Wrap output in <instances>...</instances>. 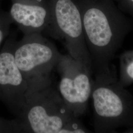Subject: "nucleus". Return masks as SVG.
Here are the masks:
<instances>
[{
    "label": "nucleus",
    "mask_w": 133,
    "mask_h": 133,
    "mask_svg": "<svg viewBox=\"0 0 133 133\" xmlns=\"http://www.w3.org/2000/svg\"><path fill=\"white\" fill-rule=\"evenodd\" d=\"M10 1V16L24 35L42 34L45 31L51 16L48 0Z\"/></svg>",
    "instance_id": "6e6552de"
},
{
    "label": "nucleus",
    "mask_w": 133,
    "mask_h": 133,
    "mask_svg": "<svg viewBox=\"0 0 133 133\" xmlns=\"http://www.w3.org/2000/svg\"><path fill=\"white\" fill-rule=\"evenodd\" d=\"M16 118L24 133L90 132L68 108L50 75L34 78Z\"/></svg>",
    "instance_id": "f03ea898"
},
{
    "label": "nucleus",
    "mask_w": 133,
    "mask_h": 133,
    "mask_svg": "<svg viewBox=\"0 0 133 133\" xmlns=\"http://www.w3.org/2000/svg\"><path fill=\"white\" fill-rule=\"evenodd\" d=\"M81 12L84 38L94 76L113 71L111 62L133 21L114 0H75Z\"/></svg>",
    "instance_id": "f257e3e1"
},
{
    "label": "nucleus",
    "mask_w": 133,
    "mask_h": 133,
    "mask_svg": "<svg viewBox=\"0 0 133 133\" xmlns=\"http://www.w3.org/2000/svg\"><path fill=\"white\" fill-rule=\"evenodd\" d=\"M126 131L127 132H127V133H133V128L127 130Z\"/></svg>",
    "instance_id": "ddd939ff"
},
{
    "label": "nucleus",
    "mask_w": 133,
    "mask_h": 133,
    "mask_svg": "<svg viewBox=\"0 0 133 133\" xmlns=\"http://www.w3.org/2000/svg\"><path fill=\"white\" fill-rule=\"evenodd\" d=\"M13 21L9 12L5 11L0 6V45L10 34V27Z\"/></svg>",
    "instance_id": "9b49d317"
},
{
    "label": "nucleus",
    "mask_w": 133,
    "mask_h": 133,
    "mask_svg": "<svg viewBox=\"0 0 133 133\" xmlns=\"http://www.w3.org/2000/svg\"><path fill=\"white\" fill-rule=\"evenodd\" d=\"M48 1L51 16L50 23L44 32L63 41L68 54L92 71L81 12L75 0Z\"/></svg>",
    "instance_id": "20e7f679"
},
{
    "label": "nucleus",
    "mask_w": 133,
    "mask_h": 133,
    "mask_svg": "<svg viewBox=\"0 0 133 133\" xmlns=\"http://www.w3.org/2000/svg\"><path fill=\"white\" fill-rule=\"evenodd\" d=\"M15 40L14 35H10L0 51V101L17 117L33 78L26 77L16 65L14 55Z\"/></svg>",
    "instance_id": "0eeeda50"
},
{
    "label": "nucleus",
    "mask_w": 133,
    "mask_h": 133,
    "mask_svg": "<svg viewBox=\"0 0 133 133\" xmlns=\"http://www.w3.org/2000/svg\"><path fill=\"white\" fill-rule=\"evenodd\" d=\"M56 68L60 76L58 91L64 101L76 116L84 115L92 92V71L69 54L63 55Z\"/></svg>",
    "instance_id": "423d86ee"
},
{
    "label": "nucleus",
    "mask_w": 133,
    "mask_h": 133,
    "mask_svg": "<svg viewBox=\"0 0 133 133\" xmlns=\"http://www.w3.org/2000/svg\"><path fill=\"white\" fill-rule=\"evenodd\" d=\"M0 133H24V131L18 119L9 120L0 117Z\"/></svg>",
    "instance_id": "9d476101"
},
{
    "label": "nucleus",
    "mask_w": 133,
    "mask_h": 133,
    "mask_svg": "<svg viewBox=\"0 0 133 133\" xmlns=\"http://www.w3.org/2000/svg\"><path fill=\"white\" fill-rule=\"evenodd\" d=\"M120 75L118 82L126 87L133 83V50L123 53L119 57Z\"/></svg>",
    "instance_id": "1a4fd4ad"
},
{
    "label": "nucleus",
    "mask_w": 133,
    "mask_h": 133,
    "mask_svg": "<svg viewBox=\"0 0 133 133\" xmlns=\"http://www.w3.org/2000/svg\"><path fill=\"white\" fill-rule=\"evenodd\" d=\"M117 5L124 13L129 14L133 18V0H114Z\"/></svg>",
    "instance_id": "f8f14e48"
},
{
    "label": "nucleus",
    "mask_w": 133,
    "mask_h": 133,
    "mask_svg": "<svg viewBox=\"0 0 133 133\" xmlns=\"http://www.w3.org/2000/svg\"><path fill=\"white\" fill-rule=\"evenodd\" d=\"M91 97L95 133L133 128V96L121 85L114 70L94 76Z\"/></svg>",
    "instance_id": "7ed1b4c3"
},
{
    "label": "nucleus",
    "mask_w": 133,
    "mask_h": 133,
    "mask_svg": "<svg viewBox=\"0 0 133 133\" xmlns=\"http://www.w3.org/2000/svg\"><path fill=\"white\" fill-rule=\"evenodd\" d=\"M14 55L19 70L31 79L50 76L63 54L42 34L34 33L15 41Z\"/></svg>",
    "instance_id": "39448f33"
}]
</instances>
